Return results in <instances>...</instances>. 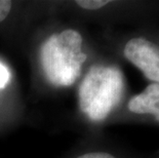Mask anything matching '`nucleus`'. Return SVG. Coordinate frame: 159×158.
Instances as JSON below:
<instances>
[{"mask_svg":"<svg viewBox=\"0 0 159 158\" xmlns=\"http://www.w3.org/2000/svg\"><path fill=\"white\" fill-rule=\"evenodd\" d=\"M124 56L141 70L146 78L159 84V46L153 42L137 37L124 46Z\"/></svg>","mask_w":159,"mask_h":158,"instance_id":"nucleus-3","label":"nucleus"},{"mask_svg":"<svg viewBox=\"0 0 159 158\" xmlns=\"http://www.w3.org/2000/svg\"><path fill=\"white\" fill-rule=\"evenodd\" d=\"M123 93L124 76L119 68L94 65L79 85V108L91 121H103L119 105Z\"/></svg>","mask_w":159,"mask_h":158,"instance_id":"nucleus-2","label":"nucleus"},{"mask_svg":"<svg viewBox=\"0 0 159 158\" xmlns=\"http://www.w3.org/2000/svg\"><path fill=\"white\" fill-rule=\"evenodd\" d=\"M77 158H115V157L106 152H89L83 154V155Z\"/></svg>","mask_w":159,"mask_h":158,"instance_id":"nucleus-7","label":"nucleus"},{"mask_svg":"<svg viewBox=\"0 0 159 158\" xmlns=\"http://www.w3.org/2000/svg\"><path fill=\"white\" fill-rule=\"evenodd\" d=\"M12 3L7 0H0V22L4 21L7 18L9 11L11 9Z\"/></svg>","mask_w":159,"mask_h":158,"instance_id":"nucleus-6","label":"nucleus"},{"mask_svg":"<svg viewBox=\"0 0 159 158\" xmlns=\"http://www.w3.org/2000/svg\"><path fill=\"white\" fill-rule=\"evenodd\" d=\"M128 109L136 114H152L159 121V84L151 83L144 92L131 97Z\"/></svg>","mask_w":159,"mask_h":158,"instance_id":"nucleus-4","label":"nucleus"},{"mask_svg":"<svg viewBox=\"0 0 159 158\" xmlns=\"http://www.w3.org/2000/svg\"><path fill=\"white\" fill-rule=\"evenodd\" d=\"M82 42V36L74 29L55 33L43 41L39 50L40 66L50 84L67 87L79 78L86 60Z\"/></svg>","mask_w":159,"mask_h":158,"instance_id":"nucleus-1","label":"nucleus"},{"mask_svg":"<svg viewBox=\"0 0 159 158\" xmlns=\"http://www.w3.org/2000/svg\"><path fill=\"white\" fill-rule=\"evenodd\" d=\"M75 3L81 8L89 9V11H96V9H100L107 5L109 1L107 0H78L75 1Z\"/></svg>","mask_w":159,"mask_h":158,"instance_id":"nucleus-5","label":"nucleus"}]
</instances>
